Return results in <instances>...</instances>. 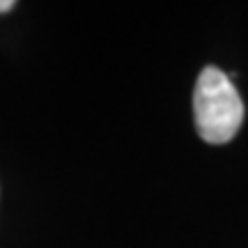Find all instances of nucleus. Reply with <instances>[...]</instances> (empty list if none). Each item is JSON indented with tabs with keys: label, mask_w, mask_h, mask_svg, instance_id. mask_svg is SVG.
<instances>
[{
	"label": "nucleus",
	"mask_w": 248,
	"mask_h": 248,
	"mask_svg": "<svg viewBox=\"0 0 248 248\" xmlns=\"http://www.w3.org/2000/svg\"><path fill=\"white\" fill-rule=\"evenodd\" d=\"M193 115L204 142H230L244 122V101L232 78L218 67H204L193 90Z\"/></svg>",
	"instance_id": "nucleus-1"
},
{
	"label": "nucleus",
	"mask_w": 248,
	"mask_h": 248,
	"mask_svg": "<svg viewBox=\"0 0 248 248\" xmlns=\"http://www.w3.org/2000/svg\"><path fill=\"white\" fill-rule=\"evenodd\" d=\"M12 7H14V0H0V14H2V12H9Z\"/></svg>",
	"instance_id": "nucleus-2"
}]
</instances>
